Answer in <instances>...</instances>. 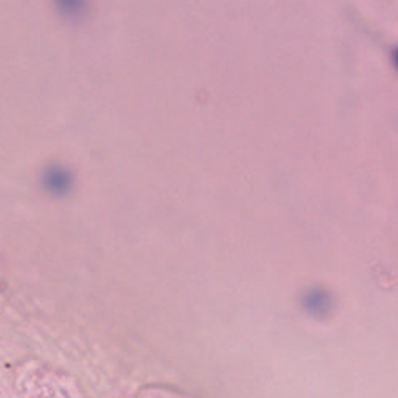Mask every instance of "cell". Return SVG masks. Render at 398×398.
I'll use <instances>...</instances> for the list:
<instances>
[{
  "mask_svg": "<svg viewBox=\"0 0 398 398\" xmlns=\"http://www.w3.org/2000/svg\"><path fill=\"white\" fill-rule=\"evenodd\" d=\"M304 304L310 312H314V314H325V312H328L332 308V298L326 292L316 290V291H311L305 296Z\"/></svg>",
  "mask_w": 398,
  "mask_h": 398,
  "instance_id": "obj_1",
  "label": "cell"
}]
</instances>
